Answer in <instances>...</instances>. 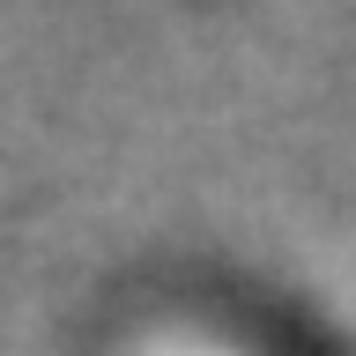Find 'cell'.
Returning <instances> with one entry per match:
<instances>
[{
  "instance_id": "cell-1",
  "label": "cell",
  "mask_w": 356,
  "mask_h": 356,
  "mask_svg": "<svg viewBox=\"0 0 356 356\" xmlns=\"http://www.w3.org/2000/svg\"><path fill=\"white\" fill-rule=\"evenodd\" d=\"M186 356H208V349H186Z\"/></svg>"
}]
</instances>
